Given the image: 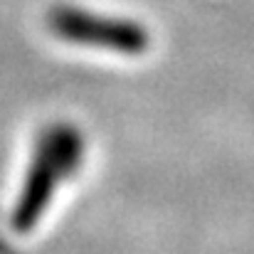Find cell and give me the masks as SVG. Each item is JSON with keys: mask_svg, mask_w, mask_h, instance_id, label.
<instances>
[{"mask_svg": "<svg viewBox=\"0 0 254 254\" xmlns=\"http://www.w3.org/2000/svg\"><path fill=\"white\" fill-rule=\"evenodd\" d=\"M84 161V136L69 121L47 124L35 141L32 161L12 210L17 232H30L45 215L57 185L72 178Z\"/></svg>", "mask_w": 254, "mask_h": 254, "instance_id": "cell-1", "label": "cell"}, {"mask_svg": "<svg viewBox=\"0 0 254 254\" xmlns=\"http://www.w3.org/2000/svg\"><path fill=\"white\" fill-rule=\"evenodd\" d=\"M50 30L72 45L101 47L119 55H143L151 45L148 27L131 17L99 15L79 5H55L47 15Z\"/></svg>", "mask_w": 254, "mask_h": 254, "instance_id": "cell-2", "label": "cell"}]
</instances>
